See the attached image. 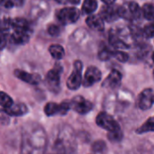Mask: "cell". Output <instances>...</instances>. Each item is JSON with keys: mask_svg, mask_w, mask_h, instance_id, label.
<instances>
[{"mask_svg": "<svg viewBox=\"0 0 154 154\" xmlns=\"http://www.w3.org/2000/svg\"><path fill=\"white\" fill-rule=\"evenodd\" d=\"M86 23L89 28H91V29H93L95 31H98V32L103 31L104 28H105L104 21L101 19V17L99 15L90 14L86 19Z\"/></svg>", "mask_w": 154, "mask_h": 154, "instance_id": "4fadbf2b", "label": "cell"}, {"mask_svg": "<svg viewBox=\"0 0 154 154\" xmlns=\"http://www.w3.org/2000/svg\"><path fill=\"white\" fill-rule=\"evenodd\" d=\"M46 82L51 90L57 91L60 84V70L59 69H51L46 75Z\"/></svg>", "mask_w": 154, "mask_h": 154, "instance_id": "30bf717a", "label": "cell"}, {"mask_svg": "<svg viewBox=\"0 0 154 154\" xmlns=\"http://www.w3.org/2000/svg\"><path fill=\"white\" fill-rule=\"evenodd\" d=\"M13 104V99L9 95H7L5 92H0V106H3L4 109L10 107Z\"/></svg>", "mask_w": 154, "mask_h": 154, "instance_id": "7402d4cb", "label": "cell"}, {"mask_svg": "<svg viewBox=\"0 0 154 154\" xmlns=\"http://www.w3.org/2000/svg\"><path fill=\"white\" fill-rule=\"evenodd\" d=\"M106 5H113L115 2H116V0H102Z\"/></svg>", "mask_w": 154, "mask_h": 154, "instance_id": "e575fe53", "label": "cell"}, {"mask_svg": "<svg viewBox=\"0 0 154 154\" xmlns=\"http://www.w3.org/2000/svg\"><path fill=\"white\" fill-rule=\"evenodd\" d=\"M10 116L5 112V110L3 108V109H0V123L3 125H6L10 123Z\"/></svg>", "mask_w": 154, "mask_h": 154, "instance_id": "4316f807", "label": "cell"}, {"mask_svg": "<svg viewBox=\"0 0 154 154\" xmlns=\"http://www.w3.org/2000/svg\"><path fill=\"white\" fill-rule=\"evenodd\" d=\"M69 109H70V101L64 100L60 104L51 102L44 106V113L48 116H56V115L64 116L69 112Z\"/></svg>", "mask_w": 154, "mask_h": 154, "instance_id": "5b68a950", "label": "cell"}, {"mask_svg": "<svg viewBox=\"0 0 154 154\" xmlns=\"http://www.w3.org/2000/svg\"><path fill=\"white\" fill-rule=\"evenodd\" d=\"M143 34L144 35V37H146L147 39L152 38L154 34V26L152 23H150L148 25H146L144 27V29L143 30Z\"/></svg>", "mask_w": 154, "mask_h": 154, "instance_id": "484cf974", "label": "cell"}, {"mask_svg": "<svg viewBox=\"0 0 154 154\" xmlns=\"http://www.w3.org/2000/svg\"><path fill=\"white\" fill-rule=\"evenodd\" d=\"M96 123L99 127L108 132H115L120 130L118 123L113 118V116H111L109 114L106 112H101L97 115L96 118Z\"/></svg>", "mask_w": 154, "mask_h": 154, "instance_id": "7a4b0ae2", "label": "cell"}, {"mask_svg": "<svg viewBox=\"0 0 154 154\" xmlns=\"http://www.w3.org/2000/svg\"><path fill=\"white\" fill-rule=\"evenodd\" d=\"M55 149H56V152L53 154H66L65 152V148L62 144V143L60 141L57 142L55 144Z\"/></svg>", "mask_w": 154, "mask_h": 154, "instance_id": "4dcf8cb0", "label": "cell"}, {"mask_svg": "<svg viewBox=\"0 0 154 154\" xmlns=\"http://www.w3.org/2000/svg\"><path fill=\"white\" fill-rule=\"evenodd\" d=\"M14 75L16 78H18L22 81H24V82H26L28 84H32V85H37L38 83H40V80H41V78L38 74L29 73V72H26L22 69H15Z\"/></svg>", "mask_w": 154, "mask_h": 154, "instance_id": "7c38bea8", "label": "cell"}, {"mask_svg": "<svg viewBox=\"0 0 154 154\" xmlns=\"http://www.w3.org/2000/svg\"><path fill=\"white\" fill-rule=\"evenodd\" d=\"M119 17L128 21H134L140 18L141 9L136 2H125L121 6H118Z\"/></svg>", "mask_w": 154, "mask_h": 154, "instance_id": "6da1fadb", "label": "cell"}, {"mask_svg": "<svg viewBox=\"0 0 154 154\" xmlns=\"http://www.w3.org/2000/svg\"><path fill=\"white\" fill-rule=\"evenodd\" d=\"M154 130V123L153 118L150 117L140 128L137 129L136 133L137 134H144V133H149V132H153Z\"/></svg>", "mask_w": 154, "mask_h": 154, "instance_id": "ffe728a7", "label": "cell"}, {"mask_svg": "<svg viewBox=\"0 0 154 154\" xmlns=\"http://www.w3.org/2000/svg\"><path fill=\"white\" fill-rule=\"evenodd\" d=\"M122 81V74L120 71L116 69H113L109 75L106 77V79L103 82V87L106 88H116L120 86Z\"/></svg>", "mask_w": 154, "mask_h": 154, "instance_id": "8fae6325", "label": "cell"}, {"mask_svg": "<svg viewBox=\"0 0 154 154\" xmlns=\"http://www.w3.org/2000/svg\"><path fill=\"white\" fill-rule=\"evenodd\" d=\"M143 14L145 19L149 21H153L154 19V10L153 5L151 3L145 4L143 7Z\"/></svg>", "mask_w": 154, "mask_h": 154, "instance_id": "44dd1931", "label": "cell"}, {"mask_svg": "<svg viewBox=\"0 0 154 154\" xmlns=\"http://www.w3.org/2000/svg\"><path fill=\"white\" fill-rule=\"evenodd\" d=\"M58 3L60 4H72V5H77L79 3L80 0H55Z\"/></svg>", "mask_w": 154, "mask_h": 154, "instance_id": "d6a6232c", "label": "cell"}, {"mask_svg": "<svg viewBox=\"0 0 154 154\" xmlns=\"http://www.w3.org/2000/svg\"><path fill=\"white\" fill-rule=\"evenodd\" d=\"M109 42H110L111 46L116 50H125V49L129 48V45L126 42H125L123 40H121L115 33H110Z\"/></svg>", "mask_w": 154, "mask_h": 154, "instance_id": "e0dca14e", "label": "cell"}, {"mask_svg": "<svg viewBox=\"0 0 154 154\" xmlns=\"http://www.w3.org/2000/svg\"><path fill=\"white\" fill-rule=\"evenodd\" d=\"M92 149L95 152H102L103 153L104 150H106V143L104 142H101V141L97 142L94 143Z\"/></svg>", "mask_w": 154, "mask_h": 154, "instance_id": "83f0119b", "label": "cell"}, {"mask_svg": "<svg viewBox=\"0 0 154 154\" xmlns=\"http://www.w3.org/2000/svg\"><path fill=\"white\" fill-rule=\"evenodd\" d=\"M48 32L51 36H58L60 32V29L58 25L56 24H50L48 27Z\"/></svg>", "mask_w": 154, "mask_h": 154, "instance_id": "f1b7e54d", "label": "cell"}, {"mask_svg": "<svg viewBox=\"0 0 154 154\" xmlns=\"http://www.w3.org/2000/svg\"><path fill=\"white\" fill-rule=\"evenodd\" d=\"M107 137L112 142H119V141H121V139L123 137V133H122L121 129L115 131V132H109L107 134Z\"/></svg>", "mask_w": 154, "mask_h": 154, "instance_id": "d4e9b609", "label": "cell"}, {"mask_svg": "<svg viewBox=\"0 0 154 154\" xmlns=\"http://www.w3.org/2000/svg\"><path fill=\"white\" fill-rule=\"evenodd\" d=\"M83 64L80 60H76L74 62V70L69 77L67 80V87L70 90H77L82 84V71Z\"/></svg>", "mask_w": 154, "mask_h": 154, "instance_id": "277c9868", "label": "cell"}, {"mask_svg": "<svg viewBox=\"0 0 154 154\" xmlns=\"http://www.w3.org/2000/svg\"><path fill=\"white\" fill-rule=\"evenodd\" d=\"M5 110L10 116H21L27 113L28 108L24 104H13Z\"/></svg>", "mask_w": 154, "mask_h": 154, "instance_id": "2e32d148", "label": "cell"}, {"mask_svg": "<svg viewBox=\"0 0 154 154\" xmlns=\"http://www.w3.org/2000/svg\"><path fill=\"white\" fill-rule=\"evenodd\" d=\"M70 108L80 115H86L93 109V104L84 97L77 96L70 101Z\"/></svg>", "mask_w": 154, "mask_h": 154, "instance_id": "8992f818", "label": "cell"}, {"mask_svg": "<svg viewBox=\"0 0 154 154\" xmlns=\"http://www.w3.org/2000/svg\"><path fill=\"white\" fill-rule=\"evenodd\" d=\"M99 16L103 21H106L108 23L114 22L119 18L118 14V6L113 5H106L103 6L99 12Z\"/></svg>", "mask_w": 154, "mask_h": 154, "instance_id": "9c48e42d", "label": "cell"}, {"mask_svg": "<svg viewBox=\"0 0 154 154\" xmlns=\"http://www.w3.org/2000/svg\"><path fill=\"white\" fill-rule=\"evenodd\" d=\"M102 79L101 71L94 66H90L88 68L84 79L82 80V84L84 87H91L94 84L99 82Z\"/></svg>", "mask_w": 154, "mask_h": 154, "instance_id": "52a82bcc", "label": "cell"}, {"mask_svg": "<svg viewBox=\"0 0 154 154\" xmlns=\"http://www.w3.org/2000/svg\"><path fill=\"white\" fill-rule=\"evenodd\" d=\"M49 51L51 57L55 60H61L65 55L64 48L60 44H52L49 48Z\"/></svg>", "mask_w": 154, "mask_h": 154, "instance_id": "ac0fdd59", "label": "cell"}, {"mask_svg": "<svg viewBox=\"0 0 154 154\" xmlns=\"http://www.w3.org/2000/svg\"><path fill=\"white\" fill-rule=\"evenodd\" d=\"M113 51L114 50H111L108 47H104L102 50H100L98 53V57L101 60H107L111 57H113Z\"/></svg>", "mask_w": 154, "mask_h": 154, "instance_id": "603a6c76", "label": "cell"}, {"mask_svg": "<svg viewBox=\"0 0 154 154\" xmlns=\"http://www.w3.org/2000/svg\"><path fill=\"white\" fill-rule=\"evenodd\" d=\"M57 18L62 24L74 23L79 18V11L76 7H65L58 11Z\"/></svg>", "mask_w": 154, "mask_h": 154, "instance_id": "3957f363", "label": "cell"}, {"mask_svg": "<svg viewBox=\"0 0 154 154\" xmlns=\"http://www.w3.org/2000/svg\"><path fill=\"white\" fill-rule=\"evenodd\" d=\"M7 42V34L5 31L0 29V50L4 49Z\"/></svg>", "mask_w": 154, "mask_h": 154, "instance_id": "f546056e", "label": "cell"}, {"mask_svg": "<svg viewBox=\"0 0 154 154\" xmlns=\"http://www.w3.org/2000/svg\"><path fill=\"white\" fill-rule=\"evenodd\" d=\"M113 57L121 62H126L129 59V55L126 52L122 51H115V50L113 51Z\"/></svg>", "mask_w": 154, "mask_h": 154, "instance_id": "cb8c5ba5", "label": "cell"}, {"mask_svg": "<svg viewBox=\"0 0 154 154\" xmlns=\"http://www.w3.org/2000/svg\"><path fill=\"white\" fill-rule=\"evenodd\" d=\"M30 34L29 32H23V31H14V32L11 34V41L18 45L27 43L30 40Z\"/></svg>", "mask_w": 154, "mask_h": 154, "instance_id": "9a60e30c", "label": "cell"}, {"mask_svg": "<svg viewBox=\"0 0 154 154\" xmlns=\"http://www.w3.org/2000/svg\"><path fill=\"white\" fill-rule=\"evenodd\" d=\"M24 1H25V0H12L13 4H14V5H18V6L23 5V4L24 3Z\"/></svg>", "mask_w": 154, "mask_h": 154, "instance_id": "836d02e7", "label": "cell"}, {"mask_svg": "<svg viewBox=\"0 0 154 154\" xmlns=\"http://www.w3.org/2000/svg\"><path fill=\"white\" fill-rule=\"evenodd\" d=\"M0 5H3L5 8H11L14 4L12 0H0Z\"/></svg>", "mask_w": 154, "mask_h": 154, "instance_id": "1f68e13d", "label": "cell"}, {"mask_svg": "<svg viewBox=\"0 0 154 154\" xmlns=\"http://www.w3.org/2000/svg\"><path fill=\"white\" fill-rule=\"evenodd\" d=\"M97 8V3L96 0H84L82 5V11L85 14H92Z\"/></svg>", "mask_w": 154, "mask_h": 154, "instance_id": "d6986e66", "label": "cell"}, {"mask_svg": "<svg viewBox=\"0 0 154 154\" xmlns=\"http://www.w3.org/2000/svg\"><path fill=\"white\" fill-rule=\"evenodd\" d=\"M10 26L14 29V31H23L31 32V26L27 20L23 18H14L10 20Z\"/></svg>", "mask_w": 154, "mask_h": 154, "instance_id": "5bb4252c", "label": "cell"}, {"mask_svg": "<svg viewBox=\"0 0 154 154\" xmlns=\"http://www.w3.org/2000/svg\"><path fill=\"white\" fill-rule=\"evenodd\" d=\"M154 102V93L152 88L144 89L139 96L138 106L142 110H148L152 107Z\"/></svg>", "mask_w": 154, "mask_h": 154, "instance_id": "ba28073f", "label": "cell"}]
</instances>
